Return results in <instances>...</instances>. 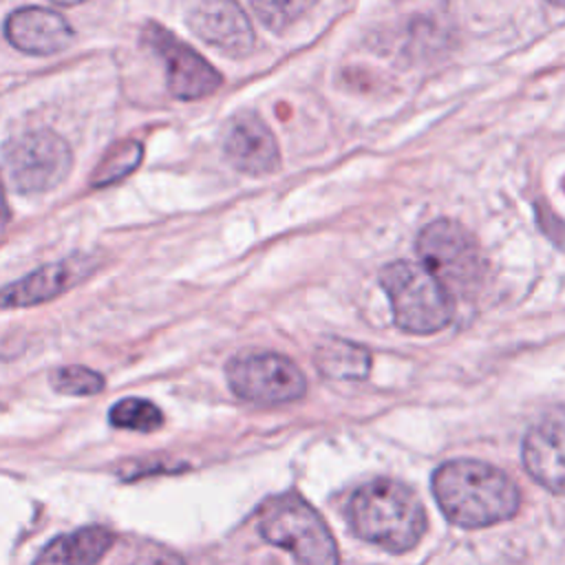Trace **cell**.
Returning <instances> with one entry per match:
<instances>
[{
  "label": "cell",
  "mask_w": 565,
  "mask_h": 565,
  "mask_svg": "<svg viewBox=\"0 0 565 565\" xmlns=\"http://www.w3.org/2000/svg\"><path fill=\"white\" fill-rule=\"evenodd\" d=\"M318 0H249L256 18L276 33L296 24Z\"/></svg>",
  "instance_id": "obj_18"
},
{
  "label": "cell",
  "mask_w": 565,
  "mask_h": 565,
  "mask_svg": "<svg viewBox=\"0 0 565 565\" xmlns=\"http://www.w3.org/2000/svg\"><path fill=\"white\" fill-rule=\"evenodd\" d=\"M433 494L448 521L470 530L514 516L521 501L505 472L475 459L441 463L433 475Z\"/></svg>",
  "instance_id": "obj_1"
},
{
  "label": "cell",
  "mask_w": 565,
  "mask_h": 565,
  "mask_svg": "<svg viewBox=\"0 0 565 565\" xmlns=\"http://www.w3.org/2000/svg\"><path fill=\"white\" fill-rule=\"evenodd\" d=\"M115 534L102 525L79 527L51 541L33 565H95L113 545Z\"/></svg>",
  "instance_id": "obj_14"
},
{
  "label": "cell",
  "mask_w": 565,
  "mask_h": 565,
  "mask_svg": "<svg viewBox=\"0 0 565 565\" xmlns=\"http://www.w3.org/2000/svg\"><path fill=\"white\" fill-rule=\"evenodd\" d=\"M9 216V210H7V201H4V190H2V181H0V225H4Z\"/></svg>",
  "instance_id": "obj_21"
},
{
  "label": "cell",
  "mask_w": 565,
  "mask_h": 565,
  "mask_svg": "<svg viewBox=\"0 0 565 565\" xmlns=\"http://www.w3.org/2000/svg\"><path fill=\"white\" fill-rule=\"evenodd\" d=\"M380 285L388 296L395 324L406 333H435L455 316L452 294L424 265L388 263L380 271Z\"/></svg>",
  "instance_id": "obj_4"
},
{
  "label": "cell",
  "mask_w": 565,
  "mask_h": 565,
  "mask_svg": "<svg viewBox=\"0 0 565 565\" xmlns=\"http://www.w3.org/2000/svg\"><path fill=\"white\" fill-rule=\"evenodd\" d=\"M88 274V263L79 258H64L49 263L20 280H13L0 289V307H33L64 294Z\"/></svg>",
  "instance_id": "obj_13"
},
{
  "label": "cell",
  "mask_w": 565,
  "mask_h": 565,
  "mask_svg": "<svg viewBox=\"0 0 565 565\" xmlns=\"http://www.w3.org/2000/svg\"><path fill=\"white\" fill-rule=\"evenodd\" d=\"M71 148L53 130H26L2 146V166L20 194H40L60 185L71 170Z\"/></svg>",
  "instance_id": "obj_6"
},
{
  "label": "cell",
  "mask_w": 565,
  "mask_h": 565,
  "mask_svg": "<svg viewBox=\"0 0 565 565\" xmlns=\"http://www.w3.org/2000/svg\"><path fill=\"white\" fill-rule=\"evenodd\" d=\"M73 35V26L64 15L44 7H22L4 20V38L29 55L60 53L71 44Z\"/></svg>",
  "instance_id": "obj_12"
},
{
  "label": "cell",
  "mask_w": 565,
  "mask_h": 565,
  "mask_svg": "<svg viewBox=\"0 0 565 565\" xmlns=\"http://www.w3.org/2000/svg\"><path fill=\"white\" fill-rule=\"evenodd\" d=\"M316 366L331 380H362L371 369V353L355 342L327 338L316 347Z\"/></svg>",
  "instance_id": "obj_15"
},
{
  "label": "cell",
  "mask_w": 565,
  "mask_h": 565,
  "mask_svg": "<svg viewBox=\"0 0 565 565\" xmlns=\"http://www.w3.org/2000/svg\"><path fill=\"white\" fill-rule=\"evenodd\" d=\"M225 373L230 388L254 404H287L307 393V380L298 364L271 351L236 355L227 362Z\"/></svg>",
  "instance_id": "obj_7"
},
{
  "label": "cell",
  "mask_w": 565,
  "mask_h": 565,
  "mask_svg": "<svg viewBox=\"0 0 565 565\" xmlns=\"http://www.w3.org/2000/svg\"><path fill=\"white\" fill-rule=\"evenodd\" d=\"M258 534L300 565H338V545L322 516L298 492L269 497L258 508Z\"/></svg>",
  "instance_id": "obj_3"
},
{
  "label": "cell",
  "mask_w": 565,
  "mask_h": 565,
  "mask_svg": "<svg viewBox=\"0 0 565 565\" xmlns=\"http://www.w3.org/2000/svg\"><path fill=\"white\" fill-rule=\"evenodd\" d=\"M525 470L543 488L565 494V411H552L523 439Z\"/></svg>",
  "instance_id": "obj_11"
},
{
  "label": "cell",
  "mask_w": 565,
  "mask_h": 565,
  "mask_svg": "<svg viewBox=\"0 0 565 565\" xmlns=\"http://www.w3.org/2000/svg\"><path fill=\"white\" fill-rule=\"evenodd\" d=\"M124 565H185L179 556L170 554V552H157V554H148V556H139L135 561H128Z\"/></svg>",
  "instance_id": "obj_20"
},
{
  "label": "cell",
  "mask_w": 565,
  "mask_h": 565,
  "mask_svg": "<svg viewBox=\"0 0 565 565\" xmlns=\"http://www.w3.org/2000/svg\"><path fill=\"white\" fill-rule=\"evenodd\" d=\"M108 419L115 428H126V430H139V433H152L161 428L163 424V413L159 411L157 404L143 397H126L119 399L110 413Z\"/></svg>",
  "instance_id": "obj_17"
},
{
  "label": "cell",
  "mask_w": 565,
  "mask_h": 565,
  "mask_svg": "<svg viewBox=\"0 0 565 565\" xmlns=\"http://www.w3.org/2000/svg\"><path fill=\"white\" fill-rule=\"evenodd\" d=\"M185 20L199 40L227 57H245L254 51V26L236 0H192Z\"/></svg>",
  "instance_id": "obj_9"
},
{
  "label": "cell",
  "mask_w": 565,
  "mask_h": 565,
  "mask_svg": "<svg viewBox=\"0 0 565 565\" xmlns=\"http://www.w3.org/2000/svg\"><path fill=\"white\" fill-rule=\"evenodd\" d=\"M51 386L57 393L84 397V395L99 393L104 388V377L88 366L71 364V366H60L57 371H53Z\"/></svg>",
  "instance_id": "obj_19"
},
{
  "label": "cell",
  "mask_w": 565,
  "mask_h": 565,
  "mask_svg": "<svg viewBox=\"0 0 565 565\" xmlns=\"http://www.w3.org/2000/svg\"><path fill=\"white\" fill-rule=\"evenodd\" d=\"M141 38L146 46H150L163 60L168 90L172 97L201 99L216 93L223 84L221 73L166 26L150 22Z\"/></svg>",
  "instance_id": "obj_8"
},
{
  "label": "cell",
  "mask_w": 565,
  "mask_h": 565,
  "mask_svg": "<svg viewBox=\"0 0 565 565\" xmlns=\"http://www.w3.org/2000/svg\"><path fill=\"white\" fill-rule=\"evenodd\" d=\"M422 265L450 291H472L486 271L477 238L457 221L437 218L422 227L417 236Z\"/></svg>",
  "instance_id": "obj_5"
},
{
  "label": "cell",
  "mask_w": 565,
  "mask_h": 565,
  "mask_svg": "<svg viewBox=\"0 0 565 565\" xmlns=\"http://www.w3.org/2000/svg\"><path fill=\"white\" fill-rule=\"evenodd\" d=\"M55 4H64V7H68V4H77V2H84V0H53Z\"/></svg>",
  "instance_id": "obj_22"
},
{
  "label": "cell",
  "mask_w": 565,
  "mask_h": 565,
  "mask_svg": "<svg viewBox=\"0 0 565 565\" xmlns=\"http://www.w3.org/2000/svg\"><path fill=\"white\" fill-rule=\"evenodd\" d=\"M351 530L388 552H406L426 532L419 497L395 479H375L358 488L347 508Z\"/></svg>",
  "instance_id": "obj_2"
},
{
  "label": "cell",
  "mask_w": 565,
  "mask_h": 565,
  "mask_svg": "<svg viewBox=\"0 0 565 565\" xmlns=\"http://www.w3.org/2000/svg\"><path fill=\"white\" fill-rule=\"evenodd\" d=\"M225 159L241 172L263 177L280 166V150L274 132L256 113H238L223 132Z\"/></svg>",
  "instance_id": "obj_10"
},
{
  "label": "cell",
  "mask_w": 565,
  "mask_h": 565,
  "mask_svg": "<svg viewBox=\"0 0 565 565\" xmlns=\"http://www.w3.org/2000/svg\"><path fill=\"white\" fill-rule=\"evenodd\" d=\"M141 157H143L141 143H137L132 139L115 143L104 154V159L97 163V168H95V172L90 177V185L93 188H104V185L117 183L119 179L128 177L139 166Z\"/></svg>",
  "instance_id": "obj_16"
},
{
  "label": "cell",
  "mask_w": 565,
  "mask_h": 565,
  "mask_svg": "<svg viewBox=\"0 0 565 565\" xmlns=\"http://www.w3.org/2000/svg\"><path fill=\"white\" fill-rule=\"evenodd\" d=\"M547 2H552V4H556V7H565V0H547Z\"/></svg>",
  "instance_id": "obj_23"
}]
</instances>
